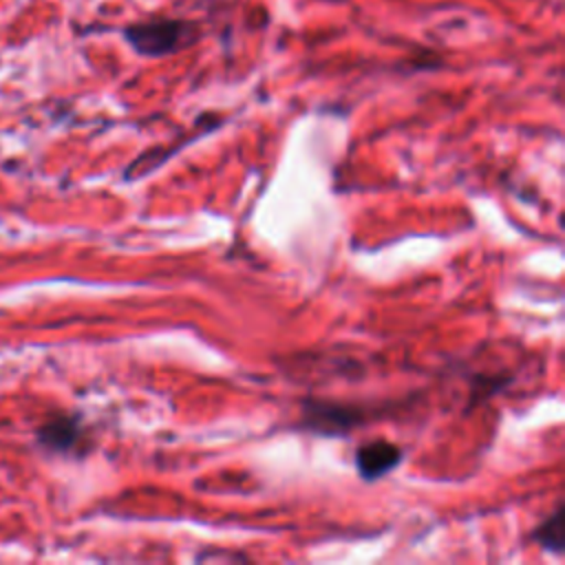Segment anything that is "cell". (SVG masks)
Wrapping results in <instances>:
<instances>
[{
	"instance_id": "cell-2",
	"label": "cell",
	"mask_w": 565,
	"mask_h": 565,
	"mask_svg": "<svg viewBox=\"0 0 565 565\" xmlns=\"http://www.w3.org/2000/svg\"><path fill=\"white\" fill-rule=\"evenodd\" d=\"M199 38V24L181 18H152L132 22L124 29V40L143 57L172 55Z\"/></svg>"
},
{
	"instance_id": "cell-3",
	"label": "cell",
	"mask_w": 565,
	"mask_h": 565,
	"mask_svg": "<svg viewBox=\"0 0 565 565\" xmlns=\"http://www.w3.org/2000/svg\"><path fill=\"white\" fill-rule=\"evenodd\" d=\"M404 461L402 446L388 439L364 441L353 452V463L362 481H377L393 472Z\"/></svg>"
},
{
	"instance_id": "cell-5",
	"label": "cell",
	"mask_w": 565,
	"mask_h": 565,
	"mask_svg": "<svg viewBox=\"0 0 565 565\" xmlns=\"http://www.w3.org/2000/svg\"><path fill=\"white\" fill-rule=\"evenodd\" d=\"M530 541L556 556H561L565 552V503H563V499H558L554 510L534 525V530L530 532Z\"/></svg>"
},
{
	"instance_id": "cell-1",
	"label": "cell",
	"mask_w": 565,
	"mask_h": 565,
	"mask_svg": "<svg viewBox=\"0 0 565 565\" xmlns=\"http://www.w3.org/2000/svg\"><path fill=\"white\" fill-rule=\"evenodd\" d=\"M391 404L369 406L355 402L324 399V397H305L300 402L298 428L309 430L322 437H344L355 428H362L371 419L380 417Z\"/></svg>"
},
{
	"instance_id": "cell-4",
	"label": "cell",
	"mask_w": 565,
	"mask_h": 565,
	"mask_svg": "<svg viewBox=\"0 0 565 565\" xmlns=\"http://www.w3.org/2000/svg\"><path fill=\"white\" fill-rule=\"evenodd\" d=\"M40 444L55 452H79L86 444V430L75 415H57L49 419L40 433Z\"/></svg>"
}]
</instances>
